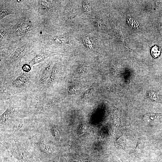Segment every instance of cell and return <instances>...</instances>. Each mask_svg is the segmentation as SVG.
Wrapping results in <instances>:
<instances>
[{
    "label": "cell",
    "mask_w": 162,
    "mask_h": 162,
    "mask_svg": "<svg viewBox=\"0 0 162 162\" xmlns=\"http://www.w3.org/2000/svg\"><path fill=\"white\" fill-rule=\"evenodd\" d=\"M3 144L10 153L20 162H36L35 160L23 144L17 140L11 138L3 139Z\"/></svg>",
    "instance_id": "obj_1"
},
{
    "label": "cell",
    "mask_w": 162,
    "mask_h": 162,
    "mask_svg": "<svg viewBox=\"0 0 162 162\" xmlns=\"http://www.w3.org/2000/svg\"><path fill=\"white\" fill-rule=\"evenodd\" d=\"M17 112L16 108L14 106H10L1 116V129L4 128L11 123L13 120Z\"/></svg>",
    "instance_id": "obj_2"
},
{
    "label": "cell",
    "mask_w": 162,
    "mask_h": 162,
    "mask_svg": "<svg viewBox=\"0 0 162 162\" xmlns=\"http://www.w3.org/2000/svg\"><path fill=\"white\" fill-rule=\"evenodd\" d=\"M57 55L56 53L47 50L40 52L32 58L29 64L31 67L36 64L43 62L49 57Z\"/></svg>",
    "instance_id": "obj_3"
},
{
    "label": "cell",
    "mask_w": 162,
    "mask_h": 162,
    "mask_svg": "<svg viewBox=\"0 0 162 162\" xmlns=\"http://www.w3.org/2000/svg\"><path fill=\"white\" fill-rule=\"evenodd\" d=\"M53 66L52 63H50L43 69L38 82V87L40 89H44Z\"/></svg>",
    "instance_id": "obj_4"
},
{
    "label": "cell",
    "mask_w": 162,
    "mask_h": 162,
    "mask_svg": "<svg viewBox=\"0 0 162 162\" xmlns=\"http://www.w3.org/2000/svg\"><path fill=\"white\" fill-rule=\"evenodd\" d=\"M30 76L28 73H22L16 78L13 81L12 85L15 87H21L25 85L29 81Z\"/></svg>",
    "instance_id": "obj_5"
},
{
    "label": "cell",
    "mask_w": 162,
    "mask_h": 162,
    "mask_svg": "<svg viewBox=\"0 0 162 162\" xmlns=\"http://www.w3.org/2000/svg\"><path fill=\"white\" fill-rule=\"evenodd\" d=\"M27 50V46L25 45H21L18 46L11 55V60L13 61H15L20 59L23 56Z\"/></svg>",
    "instance_id": "obj_6"
},
{
    "label": "cell",
    "mask_w": 162,
    "mask_h": 162,
    "mask_svg": "<svg viewBox=\"0 0 162 162\" xmlns=\"http://www.w3.org/2000/svg\"><path fill=\"white\" fill-rule=\"evenodd\" d=\"M32 28V25L30 24L23 23L17 26L15 28V31L16 35H22L28 33Z\"/></svg>",
    "instance_id": "obj_7"
},
{
    "label": "cell",
    "mask_w": 162,
    "mask_h": 162,
    "mask_svg": "<svg viewBox=\"0 0 162 162\" xmlns=\"http://www.w3.org/2000/svg\"><path fill=\"white\" fill-rule=\"evenodd\" d=\"M58 64L56 63L54 65L50 73L45 84L44 89H46L50 87L55 81L58 72Z\"/></svg>",
    "instance_id": "obj_8"
},
{
    "label": "cell",
    "mask_w": 162,
    "mask_h": 162,
    "mask_svg": "<svg viewBox=\"0 0 162 162\" xmlns=\"http://www.w3.org/2000/svg\"><path fill=\"white\" fill-rule=\"evenodd\" d=\"M36 145L38 150L43 153L50 155L52 153V151L49 146L46 142L42 140L37 141Z\"/></svg>",
    "instance_id": "obj_9"
},
{
    "label": "cell",
    "mask_w": 162,
    "mask_h": 162,
    "mask_svg": "<svg viewBox=\"0 0 162 162\" xmlns=\"http://www.w3.org/2000/svg\"><path fill=\"white\" fill-rule=\"evenodd\" d=\"M93 91L94 89L90 88L82 94L76 103H83L88 100L92 96Z\"/></svg>",
    "instance_id": "obj_10"
},
{
    "label": "cell",
    "mask_w": 162,
    "mask_h": 162,
    "mask_svg": "<svg viewBox=\"0 0 162 162\" xmlns=\"http://www.w3.org/2000/svg\"><path fill=\"white\" fill-rule=\"evenodd\" d=\"M50 131L53 136L58 141H59L61 138V134L59 130L56 126L54 125L50 126L49 128Z\"/></svg>",
    "instance_id": "obj_11"
},
{
    "label": "cell",
    "mask_w": 162,
    "mask_h": 162,
    "mask_svg": "<svg viewBox=\"0 0 162 162\" xmlns=\"http://www.w3.org/2000/svg\"><path fill=\"white\" fill-rule=\"evenodd\" d=\"M72 8L69 5L66 7L64 13V19L65 22H67L70 20L72 14Z\"/></svg>",
    "instance_id": "obj_12"
},
{
    "label": "cell",
    "mask_w": 162,
    "mask_h": 162,
    "mask_svg": "<svg viewBox=\"0 0 162 162\" xmlns=\"http://www.w3.org/2000/svg\"><path fill=\"white\" fill-rule=\"evenodd\" d=\"M52 40L55 43L59 44H67L69 42L68 39L64 37H54L53 38Z\"/></svg>",
    "instance_id": "obj_13"
},
{
    "label": "cell",
    "mask_w": 162,
    "mask_h": 162,
    "mask_svg": "<svg viewBox=\"0 0 162 162\" xmlns=\"http://www.w3.org/2000/svg\"><path fill=\"white\" fill-rule=\"evenodd\" d=\"M38 2L41 7L45 9L49 10L51 7L52 4L49 1H38Z\"/></svg>",
    "instance_id": "obj_14"
},
{
    "label": "cell",
    "mask_w": 162,
    "mask_h": 162,
    "mask_svg": "<svg viewBox=\"0 0 162 162\" xmlns=\"http://www.w3.org/2000/svg\"><path fill=\"white\" fill-rule=\"evenodd\" d=\"M160 48L157 46H154L151 50V54L155 58H157L159 56L161 53Z\"/></svg>",
    "instance_id": "obj_15"
},
{
    "label": "cell",
    "mask_w": 162,
    "mask_h": 162,
    "mask_svg": "<svg viewBox=\"0 0 162 162\" xmlns=\"http://www.w3.org/2000/svg\"><path fill=\"white\" fill-rule=\"evenodd\" d=\"M13 14L11 11L7 9H3L1 10V19H2L5 16Z\"/></svg>",
    "instance_id": "obj_16"
},
{
    "label": "cell",
    "mask_w": 162,
    "mask_h": 162,
    "mask_svg": "<svg viewBox=\"0 0 162 162\" xmlns=\"http://www.w3.org/2000/svg\"><path fill=\"white\" fill-rule=\"evenodd\" d=\"M84 10L87 13H90L91 11V8L89 3L86 1L83 2V4Z\"/></svg>",
    "instance_id": "obj_17"
},
{
    "label": "cell",
    "mask_w": 162,
    "mask_h": 162,
    "mask_svg": "<svg viewBox=\"0 0 162 162\" xmlns=\"http://www.w3.org/2000/svg\"><path fill=\"white\" fill-rule=\"evenodd\" d=\"M83 40L86 46L89 48H91L93 47V43L88 37H84L83 38Z\"/></svg>",
    "instance_id": "obj_18"
},
{
    "label": "cell",
    "mask_w": 162,
    "mask_h": 162,
    "mask_svg": "<svg viewBox=\"0 0 162 162\" xmlns=\"http://www.w3.org/2000/svg\"><path fill=\"white\" fill-rule=\"evenodd\" d=\"M88 69L86 67H83L79 69L77 71L78 73L80 75H86L88 73Z\"/></svg>",
    "instance_id": "obj_19"
},
{
    "label": "cell",
    "mask_w": 162,
    "mask_h": 162,
    "mask_svg": "<svg viewBox=\"0 0 162 162\" xmlns=\"http://www.w3.org/2000/svg\"><path fill=\"white\" fill-rule=\"evenodd\" d=\"M22 69L25 73H28L31 69V66L28 64H25L22 67Z\"/></svg>",
    "instance_id": "obj_20"
},
{
    "label": "cell",
    "mask_w": 162,
    "mask_h": 162,
    "mask_svg": "<svg viewBox=\"0 0 162 162\" xmlns=\"http://www.w3.org/2000/svg\"><path fill=\"white\" fill-rule=\"evenodd\" d=\"M96 24L98 26V28L101 29H103L104 27V24L103 22L100 20V19H98L96 21Z\"/></svg>",
    "instance_id": "obj_21"
},
{
    "label": "cell",
    "mask_w": 162,
    "mask_h": 162,
    "mask_svg": "<svg viewBox=\"0 0 162 162\" xmlns=\"http://www.w3.org/2000/svg\"><path fill=\"white\" fill-rule=\"evenodd\" d=\"M3 162H13L12 160L8 157H5L4 158Z\"/></svg>",
    "instance_id": "obj_22"
},
{
    "label": "cell",
    "mask_w": 162,
    "mask_h": 162,
    "mask_svg": "<svg viewBox=\"0 0 162 162\" xmlns=\"http://www.w3.org/2000/svg\"><path fill=\"white\" fill-rule=\"evenodd\" d=\"M86 126V125H85V124H84L82 126V128H81V131L82 133H83V132H84V131H85V128Z\"/></svg>",
    "instance_id": "obj_23"
}]
</instances>
